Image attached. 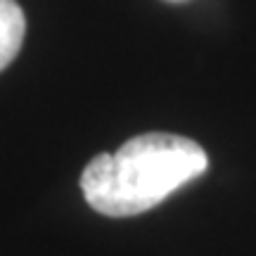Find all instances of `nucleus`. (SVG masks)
<instances>
[{
	"label": "nucleus",
	"mask_w": 256,
	"mask_h": 256,
	"mask_svg": "<svg viewBox=\"0 0 256 256\" xmlns=\"http://www.w3.org/2000/svg\"><path fill=\"white\" fill-rule=\"evenodd\" d=\"M206 166V152L190 138L142 133L114 154L92 156L81 174V190L98 214L126 218L162 204Z\"/></svg>",
	"instance_id": "f257e3e1"
},
{
	"label": "nucleus",
	"mask_w": 256,
	"mask_h": 256,
	"mask_svg": "<svg viewBox=\"0 0 256 256\" xmlns=\"http://www.w3.org/2000/svg\"><path fill=\"white\" fill-rule=\"evenodd\" d=\"M26 19L17 0H0V72L17 57L24 43Z\"/></svg>",
	"instance_id": "f03ea898"
}]
</instances>
